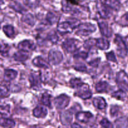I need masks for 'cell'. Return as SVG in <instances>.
<instances>
[{
    "mask_svg": "<svg viewBox=\"0 0 128 128\" xmlns=\"http://www.w3.org/2000/svg\"><path fill=\"white\" fill-rule=\"evenodd\" d=\"M117 82L119 87L123 91L128 90V76L124 71L118 72L117 75Z\"/></svg>",
    "mask_w": 128,
    "mask_h": 128,
    "instance_id": "1",
    "label": "cell"
},
{
    "mask_svg": "<svg viewBox=\"0 0 128 128\" xmlns=\"http://www.w3.org/2000/svg\"><path fill=\"white\" fill-rule=\"evenodd\" d=\"M115 41L118 46V52L119 56L121 57H125L128 53V48L124 42L122 41L121 38L120 36L116 37Z\"/></svg>",
    "mask_w": 128,
    "mask_h": 128,
    "instance_id": "2",
    "label": "cell"
},
{
    "mask_svg": "<svg viewBox=\"0 0 128 128\" xmlns=\"http://www.w3.org/2000/svg\"><path fill=\"white\" fill-rule=\"evenodd\" d=\"M17 75V72L12 70H6L4 73V77L6 80H13Z\"/></svg>",
    "mask_w": 128,
    "mask_h": 128,
    "instance_id": "3",
    "label": "cell"
},
{
    "mask_svg": "<svg viewBox=\"0 0 128 128\" xmlns=\"http://www.w3.org/2000/svg\"><path fill=\"white\" fill-rule=\"evenodd\" d=\"M96 100H97L98 101H102V102H103V101H104L105 100H104L103 99H102V98H96ZM99 105H98L97 108H98V109H103L104 108L106 107V102H102V103H101V102H100V104L98 103Z\"/></svg>",
    "mask_w": 128,
    "mask_h": 128,
    "instance_id": "4",
    "label": "cell"
},
{
    "mask_svg": "<svg viewBox=\"0 0 128 128\" xmlns=\"http://www.w3.org/2000/svg\"><path fill=\"white\" fill-rule=\"evenodd\" d=\"M37 0H25L24 2L26 4L28 5L29 6H31L32 4H34Z\"/></svg>",
    "mask_w": 128,
    "mask_h": 128,
    "instance_id": "5",
    "label": "cell"
},
{
    "mask_svg": "<svg viewBox=\"0 0 128 128\" xmlns=\"http://www.w3.org/2000/svg\"><path fill=\"white\" fill-rule=\"evenodd\" d=\"M66 1H68L69 2H70V3L72 4L78 5L80 4L81 0H66Z\"/></svg>",
    "mask_w": 128,
    "mask_h": 128,
    "instance_id": "6",
    "label": "cell"
},
{
    "mask_svg": "<svg viewBox=\"0 0 128 128\" xmlns=\"http://www.w3.org/2000/svg\"><path fill=\"white\" fill-rule=\"evenodd\" d=\"M126 20H127V21H128V14H126Z\"/></svg>",
    "mask_w": 128,
    "mask_h": 128,
    "instance_id": "7",
    "label": "cell"
},
{
    "mask_svg": "<svg viewBox=\"0 0 128 128\" xmlns=\"http://www.w3.org/2000/svg\"></svg>",
    "mask_w": 128,
    "mask_h": 128,
    "instance_id": "8",
    "label": "cell"
}]
</instances>
